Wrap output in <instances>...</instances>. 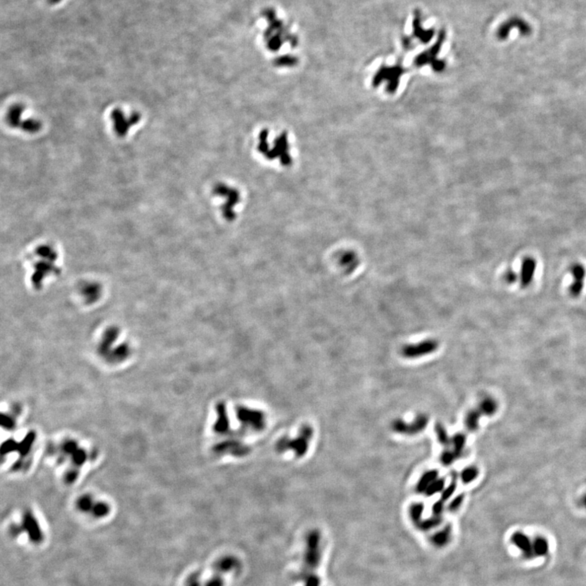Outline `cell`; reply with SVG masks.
<instances>
[{
	"label": "cell",
	"mask_w": 586,
	"mask_h": 586,
	"mask_svg": "<svg viewBox=\"0 0 586 586\" xmlns=\"http://www.w3.org/2000/svg\"><path fill=\"white\" fill-rule=\"evenodd\" d=\"M323 559V539L317 529L309 532L305 539L302 567L298 580L302 586H323L318 573Z\"/></svg>",
	"instance_id": "cell-1"
},
{
	"label": "cell",
	"mask_w": 586,
	"mask_h": 586,
	"mask_svg": "<svg viewBox=\"0 0 586 586\" xmlns=\"http://www.w3.org/2000/svg\"><path fill=\"white\" fill-rule=\"evenodd\" d=\"M240 567L241 563L237 557L232 554L224 555L213 563L208 575L193 572L187 577L185 586H225L227 576Z\"/></svg>",
	"instance_id": "cell-2"
},
{
	"label": "cell",
	"mask_w": 586,
	"mask_h": 586,
	"mask_svg": "<svg viewBox=\"0 0 586 586\" xmlns=\"http://www.w3.org/2000/svg\"><path fill=\"white\" fill-rule=\"evenodd\" d=\"M439 342L435 339H427L402 347L401 353L406 359H417L435 353L439 348Z\"/></svg>",
	"instance_id": "cell-3"
},
{
	"label": "cell",
	"mask_w": 586,
	"mask_h": 586,
	"mask_svg": "<svg viewBox=\"0 0 586 586\" xmlns=\"http://www.w3.org/2000/svg\"><path fill=\"white\" fill-rule=\"evenodd\" d=\"M428 417L425 414H418L410 423L401 418H397L392 423V429L396 433L402 435H415L423 431L428 423Z\"/></svg>",
	"instance_id": "cell-4"
},
{
	"label": "cell",
	"mask_w": 586,
	"mask_h": 586,
	"mask_svg": "<svg viewBox=\"0 0 586 586\" xmlns=\"http://www.w3.org/2000/svg\"><path fill=\"white\" fill-rule=\"evenodd\" d=\"M512 29H517L522 36H529L533 32L531 26L521 17H513L501 24L497 29V37L500 40H505L510 35Z\"/></svg>",
	"instance_id": "cell-5"
},
{
	"label": "cell",
	"mask_w": 586,
	"mask_h": 586,
	"mask_svg": "<svg viewBox=\"0 0 586 586\" xmlns=\"http://www.w3.org/2000/svg\"><path fill=\"white\" fill-rule=\"evenodd\" d=\"M512 544L521 550L523 556L527 559H536L534 554V544L533 539L524 533L517 532L510 538Z\"/></svg>",
	"instance_id": "cell-6"
},
{
	"label": "cell",
	"mask_w": 586,
	"mask_h": 586,
	"mask_svg": "<svg viewBox=\"0 0 586 586\" xmlns=\"http://www.w3.org/2000/svg\"><path fill=\"white\" fill-rule=\"evenodd\" d=\"M572 282L569 287L570 293L573 297H577L584 288V279L586 277V270L581 264L576 263L571 268Z\"/></svg>",
	"instance_id": "cell-7"
},
{
	"label": "cell",
	"mask_w": 586,
	"mask_h": 586,
	"mask_svg": "<svg viewBox=\"0 0 586 586\" xmlns=\"http://www.w3.org/2000/svg\"><path fill=\"white\" fill-rule=\"evenodd\" d=\"M536 270H537V261L534 258L529 257L524 259L522 265H521V274H520V279H521L522 287H527L533 282Z\"/></svg>",
	"instance_id": "cell-8"
},
{
	"label": "cell",
	"mask_w": 586,
	"mask_h": 586,
	"mask_svg": "<svg viewBox=\"0 0 586 586\" xmlns=\"http://www.w3.org/2000/svg\"><path fill=\"white\" fill-rule=\"evenodd\" d=\"M339 263L346 274L353 273L360 265L358 255L353 251H345L339 257Z\"/></svg>",
	"instance_id": "cell-9"
},
{
	"label": "cell",
	"mask_w": 586,
	"mask_h": 586,
	"mask_svg": "<svg viewBox=\"0 0 586 586\" xmlns=\"http://www.w3.org/2000/svg\"><path fill=\"white\" fill-rule=\"evenodd\" d=\"M452 533V526L449 524L443 529L434 533L433 535L430 537V542L436 548H443L451 542Z\"/></svg>",
	"instance_id": "cell-10"
},
{
	"label": "cell",
	"mask_w": 586,
	"mask_h": 586,
	"mask_svg": "<svg viewBox=\"0 0 586 586\" xmlns=\"http://www.w3.org/2000/svg\"><path fill=\"white\" fill-rule=\"evenodd\" d=\"M239 416L240 417V419L244 421V423L254 428L257 427V429H260L263 426V415L259 411L240 409Z\"/></svg>",
	"instance_id": "cell-11"
},
{
	"label": "cell",
	"mask_w": 586,
	"mask_h": 586,
	"mask_svg": "<svg viewBox=\"0 0 586 586\" xmlns=\"http://www.w3.org/2000/svg\"><path fill=\"white\" fill-rule=\"evenodd\" d=\"M445 38H446V33H445V31H441L439 34V36H438L436 43L431 48L429 49L428 51L418 55V57L416 58V64H424L427 63V62L433 60L434 56L437 55L440 50L442 48V44L444 43Z\"/></svg>",
	"instance_id": "cell-12"
},
{
	"label": "cell",
	"mask_w": 586,
	"mask_h": 586,
	"mask_svg": "<svg viewBox=\"0 0 586 586\" xmlns=\"http://www.w3.org/2000/svg\"><path fill=\"white\" fill-rule=\"evenodd\" d=\"M413 26H414V36L418 38L422 43H428L429 41L431 40V38L433 37L434 30H425L422 27V25H421L420 13L418 11H416L414 13Z\"/></svg>",
	"instance_id": "cell-13"
},
{
	"label": "cell",
	"mask_w": 586,
	"mask_h": 586,
	"mask_svg": "<svg viewBox=\"0 0 586 586\" xmlns=\"http://www.w3.org/2000/svg\"><path fill=\"white\" fill-rule=\"evenodd\" d=\"M438 475L439 473L436 470H430V471L425 472L423 476H421L420 479L418 480L416 484V490L418 491V493H425V491L427 490L429 485L433 482L434 480L437 479Z\"/></svg>",
	"instance_id": "cell-14"
},
{
	"label": "cell",
	"mask_w": 586,
	"mask_h": 586,
	"mask_svg": "<svg viewBox=\"0 0 586 586\" xmlns=\"http://www.w3.org/2000/svg\"><path fill=\"white\" fill-rule=\"evenodd\" d=\"M477 409L482 415L492 416L497 411V404L492 397H484L479 404Z\"/></svg>",
	"instance_id": "cell-15"
},
{
	"label": "cell",
	"mask_w": 586,
	"mask_h": 586,
	"mask_svg": "<svg viewBox=\"0 0 586 586\" xmlns=\"http://www.w3.org/2000/svg\"><path fill=\"white\" fill-rule=\"evenodd\" d=\"M534 544V554L535 558L545 557L550 551V544L548 540L543 537H537L533 539Z\"/></svg>",
	"instance_id": "cell-16"
},
{
	"label": "cell",
	"mask_w": 586,
	"mask_h": 586,
	"mask_svg": "<svg viewBox=\"0 0 586 586\" xmlns=\"http://www.w3.org/2000/svg\"><path fill=\"white\" fill-rule=\"evenodd\" d=\"M481 415L482 414L478 409L471 410L467 413L465 418V425L468 431H475L477 430Z\"/></svg>",
	"instance_id": "cell-17"
},
{
	"label": "cell",
	"mask_w": 586,
	"mask_h": 586,
	"mask_svg": "<svg viewBox=\"0 0 586 586\" xmlns=\"http://www.w3.org/2000/svg\"><path fill=\"white\" fill-rule=\"evenodd\" d=\"M466 443H467V438L463 434L458 433L451 438V444H452L453 447H454L453 451L458 459L463 455V451L465 449Z\"/></svg>",
	"instance_id": "cell-18"
},
{
	"label": "cell",
	"mask_w": 586,
	"mask_h": 586,
	"mask_svg": "<svg viewBox=\"0 0 586 586\" xmlns=\"http://www.w3.org/2000/svg\"><path fill=\"white\" fill-rule=\"evenodd\" d=\"M442 522V516H433L431 518L422 520L421 522L417 525V528L420 529L421 531L427 532L439 526Z\"/></svg>",
	"instance_id": "cell-19"
},
{
	"label": "cell",
	"mask_w": 586,
	"mask_h": 586,
	"mask_svg": "<svg viewBox=\"0 0 586 586\" xmlns=\"http://www.w3.org/2000/svg\"><path fill=\"white\" fill-rule=\"evenodd\" d=\"M424 511V505L422 503H414L410 505V509H409V516H410V520L412 521L415 526L421 522L423 520V513Z\"/></svg>",
	"instance_id": "cell-20"
},
{
	"label": "cell",
	"mask_w": 586,
	"mask_h": 586,
	"mask_svg": "<svg viewBox=\"0 0 586 586\" xmlns=\"http://www.w3.org/2000/svg\"><path fill=\"white\" fill-rule=\"evenodd\" d=\"M479 475V471L476 467H467L462 471L460 474L462 482L470 484L476 480Z\"/></svg>",
	"instance_id": "cell-21"
},
{
	"label": "cell",
	"mask_w": 586,
	"mask_h": 586,
	"mask_svg": "<svg viewBox=\"0 0 586 586\" xmlns=\"http://www.w3.org/2000/svg\"><path fill=\"white\" fill-rule=\"evenodd\" d=\"M445 485H446V480L443 479V478H437L436 480H434L433 482L429 485L428 488H427V490L425 491L424 493L427 496H428V497H431V496L435 495V493L442 492L445 488Z\"/></svg>",
	"instance_id": "cell-22"
},
{
	"label": "cell",
	"mask_w": 586,
	"mask_h": 586,
	"mask_svg": "<svg viewBox=\"0 0 586 586\" xmlns=\"http://www.w3.org/2000/svg\"><path fill=\"white\" fill-rule=\"evenodd\" d=\"M435 431L436 435H437V439L441 442V444L445 446L451 444V439L449 437L448 433H447V431H446V428H445L443 425L439 423L437 424H435Z\"/></svg>",
	"instance_id": "cell-23"
},
{
	"label": "cell",
	"mask_w": 586,
	"mask_h": 586,
	"mask_svg": "<svg viewBox=\"0 0 586 586\" xmlns=\"http://www.w3.org/2000/svg\"><path fill=\"white\" fill-rule=\"evenodd\" d=\"M456 488L457 480L456 479H454V480L451 481V484H449L448 486L445 487L444 489H443V491H442L441 500H442V501L446 502L447 500L450 499V498L452 497V495L455 493V490H456Z\"/></svg>",
	"instance_id": "cell-24"
},
{
	"label": "cell",
	"mask_w": 586,
	"mask_h": 586,
	"mask_svg": "<svg viewBox=\"0 0 586 586\" xmlns=\"http://www.w3.org/2000/svg\"><path fill=\"white\" fill-rule=\"evenodd\" d=\"M457 459H458V458H457L454 451H444L442 456H441V460H442V464H444L446 466L451 465Z\"/></svg>",
	"instance_id": "cell-25"
},
{
	"label": "cell",
	"mask_w": 586,
	"mask_h": 586,
	"mask_svg": "<svg viewBox=\"0 0 586 586\" xmlns=\"http://www.w3.org/2000/svg\"><path fill=\"white\" fill-rule=\"evenodd\" d=\"M463 500H464V494L461 493V494L458 495L451 501V503L449 504L448 510L452 512L459 510L463 504Z\"/></svg>",
	"instance_id": "cell-26"
},
{
	"label": "cell",
	"mask_w": 586,
	"mask_h": 586,
	"mask_svg": "<svg viewBox=\"0 0 586 586\" xmlns=\"http://www.w3.org/2000/svg\"><path fill=\"white\" fill-rule=\"evenodd\" d=\"M445 501L440 499L432 505V514L433 516H442V512L444 510Z\"/></svg>",
	"instance_id": "cell-27"
},
{
	"label": "cell",
	"mask_w": 586,
	"mask_h": 586,
	"mask_svg": "<svg viewBox=\"0 0 586 586\" xmlns=\"http://www.w3.org/2000/svg\"><path fill=\"white\" fill-rule=\"evenodd\" d=\"M504 278H505V280L508 283H514L518 279L519 275L516 272L512 271V270H508L507 272H505Z\"/></svg>",
	"instance_id": "cell-28"
},
{
	"label": "cell",
	"mask_w": 586,
	"mask_h": 586,
	"mask_svg": "<svg viewBox=\"0 0 586 586\" xmlns=\"http://www.w3.org/2000/svg\"><path fill=\"white\" fill-rule=\"evenodd\" d=\"M581 505L586 508V496H584L581 500Z\"/></svg>",
	"instance_id": "cell-29"
}]
</instances>
